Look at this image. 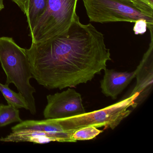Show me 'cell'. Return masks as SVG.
<instances>
[{"label": "cell", "mask_w": 153, "mask_h": 153, "mask_svg": "<svg viewBox=\"0 0 153 153\" xmlns=\"http://www.w3.org/2000/svg\"><path fill=\"white\" fill-rule=\"evenodd\" d=\"M142 2L153 8V0H140Z\"/></svg>", "instance_id": "cell-15"}, {"label": "cell", "mask_w": 153, "mask_h": 153, "mask_svg": "<svg viewBox=\"0 0 153 153\" xmlns=\"http://www.w3.org/2000/svg\"><path fill=\"white\" fill-rule=\"evenodd\" d=\"M47 2V0H29L26 16L30 32L33 30L39 18L45 11Z\"/></svg>", "instance_id": "cell-9"}, {"label": "cell", "mask_w": 153, "mask_h": 153, "mask_svg": "<svg viewBox=\"0 0 153 153\" xmlns=\"http://www.w3.org/2000/svg\"><path fill=\"white\" fill-rule=\"evenodd\" d=\"M137 94L128 97L105 108L70 118L58 119L65 131L73 132L76 130L87 126L104 127L113 130L124 119L130 114L133 109L137 106L135 102Z\"/></svg>", "instance_id": "cell-5"}, {"label": "cell", "mask_w": 153, "mask_h": 153, "mask_svg": "<svg viewBox=\"0 0 153 153\" xmlns=\"http://www.w3.org/2000/svg\"><path fill=\"white\" fill-rule=\"evenodd\" d=\"M150 42L146 52L134 71L136 84L130 95L137 94L135 101L137 105L144 102L149 96L153 83V29L149 30Z\"/></svg>", "instance_id": "cell-7"}, {"label": "cell", "mask_w": 153, "mask_h": 153, "mask_svg": "<svg viewBox=\"0 0 153 153\" xmlns=\"http://www.w3.org/2000/svg\"><path fill=\"white\" fill-rule=\"evenodd\" d=\"M5 8L4 4V0H0V11Z\"/></svg>", "instance_id": "cell-16"}, {"label": "cell", "mask_w": 153, "mask_h": 153, "mask_svg": "<svg viewBox=\"0 0 153 153\" xmlns=\"http://www.w3.org/2000/svg\"><path fill=\"white\" fill-rule=\"evenodd\" d=\"M16 3L25 15L27 14L29 0H11Z\"/></svg>", "instance_id": "cell-14"}, {"label": "cell", "mask_w": 153, "mask_h": 153, "mask_svg": "<svg viewBox=\"0 0 153 153\" xmlns=\"http://www.w3.org/2000/svg\"><path fill=\"white\" fill-rule=\"evenodd\" d=\"M22 121L19 109L8 105L0 104V127L9 125L13 123Z\"/></svg>", "instance_id": "cell-11"}, {"label": "cell", "mask_w": 153, "mask_h": 153, "mask_svg": "<svg viewBox=\"0 0 153 153\" xmlns=\"http://www.w3.org/2000/svg\"><path fill=\"white\" fill-rule=\"evenodd\" d=\"M78 0H47L45 11L29 36L32 42H43L65 33L76 13Z\"/></svg>", "instance_id": "cell-4"}, {"label": "cell", "mask_w": 153, "mask_h": 153, "mask_svg": "<svg viewBox=\"0 0 153 153\" xmlns=\"http://www.w3.org/2000/svg\"><path fill=\"white\" fill-rule=\"evenodd\" d=\"M104 75L100 81L102 93L112 99L117 97L129 85L135 77V71L119 72L106 68Z\"/></svg>", "instance_id": "cell-8"}, {"label": "cell", "mask_w": 153, "mask_h": 153, "mask_svg": "<svg viewBox=\"0 0 153 153\" xmlns=\"http://www.w3.org/2000/svg\"><path fill=\"white\" fill-rule=\"evenodd\" d=\"M133 30L136 35H142L146 33L148 28L147 23L145 19H140L135 22Z\"/></svg>", "instance_id": "cell-13"}, {"label": "cell", "mask_w": 153, "mask_h": 153, "mask_svg": "<svg viewBox=\"0 0 153 153\" xmlns=\"http://www.w3.org/2000/svg\"><path fill=\"white\" fill-rule=\"evenodd\" d=\"M0 62L7 76L6 85L13 84L25 98L31 114L36 113L33 94L36 91L30 83L33 76L26 49L19 46L12 37H0Z\"/></svg>", "instance_id": "cell-2"}, {"label": "cell", "mask_w": 153, "mask_h": 153, "mask_svg": "<svg viewBox=\"0 0 153 153\" xmlns=\"http://www.w3.org/2000/svg\"><path fill=\"white\" fill-rule=\"evenodd\" d=\"M102 131L94 126H87L73 131L72 138L76 142L77 140H90L97 137Z\"/></svg>", "instance_id": "cell-12"}, {"label": "cell", "mask_w": 153, "mask_h": 153, "mask_svg": "<svg viewBox=\"0 0 153 153\" xmlns=\"http://www.w3.org/2000/svg\"><path fill=\"white\" fill-rule=\"evenodd\" d=\"M91 22L135 23L140 19L153 29V8L140 0H82Z\"/></svg>", "instance_id": "cell-3"}, {"label": "cell", "mask_w": 153, "mask_h": 153, "mask_svg": "<svg viewBox=\"0 0 153 153\" xmlns=\"http://www.w3.org/2000/svg\"><path fill=\"white\" fill-rule=\"evenodd\" d=\"M0 91L2 93L4 98L7 102L8 105L16 108H24L28 110V104L23 95L11 90L7 85L0 83Z\"/></svg>", "instance_id": "cell-10"}, {"label": "cell", "mask_w": 153, "mask_h": 153, "mask_svg": "<svg viewBox=\"0 0 153 153\" xmlns=\"http://www.w3.org/2000/svg\"><path fill=\"white\" fill-rule=\"evenodd\" d=\"M46 98L47 104L43 112L45 119H64L86 113L81 94L71 88L48 95Z\"/></svg>", "instance_id": "cell-6"}, {"label": "cell", "mask_w": 153, "mask_h": 153, "mask_svg": "<svg viewBox=\"0 0 153 153\" xmlns=\"http://www.w3.org/2000/svg\"><path fill=\"white\" fill-rule=\"evenodd\" d=\"M33 78L49 89L76 87L91 81L111 60L103 34L76 15L65 33L32 42L26 49Z\"/></svg>", "instance_id": "cell-1"}]
</instances>
